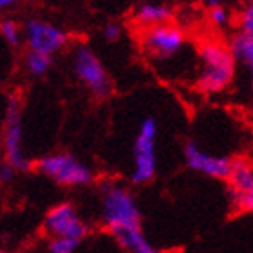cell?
Segmentation results:
<instances>
[{"label":"cell","mask_w":253,"mask_h":253,"mask_svg":"<svg viewBox=\"0 0 253 253\" xmlns=\"http://www.w3.org/2000/svg\"><path fill=\"white\" fill-rule=\"evenodd\" d=\"M185 159L188 169L208 175V177H213V179H228L233 169V161L230 158L206 154L195 141H186Z\"/></svg>","instance_id":"30bf717a"},{"label":"cell","mask_w":253,"mask_h":253,"mask_svg":"<svg viewBox=\"0 0 253 253\" xmlns=\"http://www.w3.org/2000/svg\"><path fill=\"white\" fill-rule=\"evenodd\" d=\"M22 29L20 26L16 24L15 20H11V18H5V20L0 22V35L4 38V42L11 47H18L20 45V40H22Z\"/></svg>","instance_id":"2e32d148"},{"label":"cell","mask_w":253,"mask_h":253,"mask_svg":"<svg viewBox=\"0 0 253 253\" xmlns=\"http://www.w3.org/2000/svg\"><path fill=\"white\" fill-rule=\"evenodd\" d=\"M172 7L167 4H158V2H141L134 7L132 20L136 26L145 29H152L158 26H167L172 20Z\"/></svg>","instance_id":"8fae6325"},{"label":"cell","mask_w":253,"mask_h":253,"mask_svg":"<svg viewBox=\"0 0 253 253\" xmlns=\"http://www.w3.org/2000/svg\"><path fill=\"white\" fill-rule=\"evenodd\" d=\"M82 241H74V239H53L47 246L49 253H76Z\"/></svg>","instance_id":"ac0fdd59"},{"label":"cell","mask_w":253,"mask_h":253,"mask_svg":"<svg viewBox=\"0 0 253 253\" xmlns=\"http://www.w3.org/2000/svg\"><path fill=\"white\" fill-rule=\"evenodd\" d=\"M24 62H26V69L33 76H43L53 65V56L37 53V51H27Z\"/></svg>","instance_id":"9a60e30c"},{"label":"cell","mask_w":253,"mask_h":253,"mask_svg":"<svg viewBox=\"0 0 253 253\" xmlns=\"http://www.w3.org/2000/svg\"><path fill=\"white\" fill-rule=\"evenodd\" d=\"M230 199H232L235 210L239 211H253V190H250L248 194L237 195V194H230Z\"/></svg>","instance_id":"ffe728a7"},{"label":"cell","mask_w":253,"mask_h":253,"mask_svg":"<svg viewBox=\"0 0 253 253\" xmlns=\"http://www.w3.org/2000/svg\"><path fill=\"white\" fill-rule=\"evenodd\" d=\"M211 7H210V22L213 24L215 27H226L232 20V15H230V11L224 7V5L217 4V2H211Z\"/></svg>","instance_id":"e0dca14e"},{"label":"cell","mask_w":253,"mask_h":253,"mask_svg":"<svg viewBox=\"0 0 253 253\" xmlns=\"http://www.w3.org/2000/svg\"><path fill=\"white\" fill-rule=\"evenodd\" d=\"M15 174H16V170L13 169V167H11L9 163H2L0 165V181H2V183H11V181H13V177H15Z\"/></svg>","instance_id":"7402d4cb"},{"label":"cell","mask_w":253,"mask_h":253,"mask_svg":"<svg viewBox=\"0 0 253 253\" xmlns=\"http://www.w3.org/2000/svg\"><path fill=\"white\" fill-rule=\"evenodd\" d=\"M123 35V27L122 24H118V22L111 20L107 22L105 27H103V37H105L107 42H118Z\"/></svg>","instance_id":"44dd1931"},{"label":"cell","mask_w":253,"mask_h":253,"mask_svg":"<svg viewBox=\"0 0 253 253\" xmlns=\"http://www.w3.org/2000/svg\"><path fill=\"white\" fill-rule=\"evenodd\" d=\"M239 31L244 35H253V4L244 5L239 15Z\"/></svg>","instance_id":"d6986e66"},{"label":"cell","mask_w":253,"mask_h":253,"mask_svg":"<svg viewBox=\"0 0 253 253\" xmlns=\"http://www.w3.org/2000/svg\"><path fill=\"white\" fill-rule=\"evenodd\" d=\"M37 170L63 186H84L92 183V172L87 165L67 152L47 154L37 161Z\"/></svg>","instance_id":"5b68a950"},{"label":"cell","mask_w":253,"mask_h":253,"mask_svg":"<svg viewBox=\"0 0 253 253\" xmlns=\"http://www.w3.org/2000/svg\"><path fill=\"white\" fill-rule=\"evenodd\" d=\"M230 49H232L235 60L243 62L250 69L253 80V35H244L239 31L230 40Z\"/></svg>","instance_id":"5bb4252c"},{"label":"cell","mask_w":253,"mask_h":253,"mask_svg":"<svg viewBox=\"0 0 253 253\" xmlns=\"http://www.w3.org/2000/svg\"><path fill=\"white\" fill-rule=\"evenodd\" d=\"M156 139H158V123L152 116H147L139 125L136 141H134V169L132 183L145 185L156 175Z\"/></svg>","instance_id":"8992f818"},{"label":"cell","mask_w":253,"mask_h":253,"mask_svg":"<svg viewBox=\"0 0 253 253\" xmlns=\"http://www.w3.org/2000/svg\"><path fill=\"white\" fill-rule=\"evenodd\" d=\"M101 224L114 233L141 226V213L130 190L118 183H107L101 188Z\"/></svg>","instance_id":"7a4b0ae2"},{"label":"cell","mask_w":253,"mask_h":253,"mask_svg":"<svg viewBox=\"0 0 253 253\" xmlns=\"http://www.w3.org/2000/svg\"><path fill=\"white\" fill-rule=\"evenodd\" d=\"M235 56L230 45L205 43L199 51V76L197 85L206 94H217L230 87L235 76Z\"/></svg>","instance_id":"6da1fadb"},{"label":"cell","mask_w":253,"mask_h":253,"mask_svg":"<svg viewBox=\"0 0 253 253\" xmlns=\"http://www.w3.org/2000/svg\"><path fill=\"white\" fill-rule=\"evenodd\" d=\"M141 45L143 51L156 60L172 58L185 45V33L172 24L145 29L141 35Z\"/></svg>","instance_id":"9c48e42d"},{"label":"cell","mask_w":253,"mask_h":253,"mask_svg":"<svg viewBox=\"0 0 253 253\" xmlns=\"http://www.w3.org/2000/svg\"><path fill=\"white\" fill-rule=\"evenodd\" d=\"M73 71L78 82L96 98H107L112 90L111 76L98 54L85 43L73 49Z\"/></svg>","instance_id":"277c9868"},{"label":"cell","mask_w":253,"mask_h":253,"mask_svg":"<svg viewBox=\"0 0 253 253\" xmlns=\"http://www.w3.org/2000/svg\"><path fill=\"white\" fill-rule=\"evenodd\" d=\"M114 239H116L118 244H120L126 253H163L145 237L141 226L122 230V232L114 233Z\"/></svg>","instance_id":"7c38bea8"},{"label":"cell","mask_w":253,"mask_h":253,"mask_svg":"<svg viewBox=\"0 0 253 253\" xmlns=\"http://www.w3.org/2000/svg\"><path fill=\"white\" fill-rule=\"evenodd\" d=\"M13 4H15L13 0H2V2H0V7H2V9H5V7H11Z\"/></svg>","instance_id":"603a6c76"},{"label":"cell","mask_w":253,"mask_h":253,"mask_svg":"<svg viewBox=\"0 0 253 253\" xmlns=\"http://www.w3.org/2000/svg\"><path fill=\"white\" fill-rule=\"evenodd\" d=\"M228 183H230V194H248L250 190H253V165L244 159L233 161V169L228 177Z\"/></svg>","instance_id":"4fadbf2b"},{"label":"cell","mask_w":253,"mask_h":253,"mask_svg":"<svg viewBox=\"0 0 253 253\" xmlns=\"http://www.w3.org/2000/svg\"><path fill=\"white\" fill-rule=\"evenodd\" d=\"M24 37L27 51H37L49 56H54L69 42V35L62 27L42 18H29L24 26Z\"/></svg>","instance_id":"ba28073f"},{"label":"cell","mask_w":253,"mask_h":253,"mask_svg":"<svg viewBox=\"0 0 253 253\" xmlns=\"http://www.w3.org/2000/svg\"><path fill=\"white\" fill-rule=\"evenodd\" d=\"M2 253H5V252H2Z\"/></svg>","instance_id":"cb8c5ba5"},{"label":"cell","mask_w":253,"mask_h":253,"mask_svg":"<svg viewBox=\"0 0 253 253\" xmlns=\"http://www.w3.org/2000/svg\"><path fill=\"white\" fill-rule=\"evenodd\" d=\"M22 141H24V130H22L20 100L15 94H9L7 100H5L2 147H4V161L9 163L16 172H27V170H31V161L24 154Z\"/></svg>","instance_id":"3957f363"},{"label":"cell","mask_w":253,"mask_h":253,"mask_svg":"<svg viewBox=\"0 0 253 253\" xmlns=\"http://www.w3.org/2000/svg\"><path fill=\"white\" fill-rule=\"evenodd\" d=\"M43 230L53 239H74L84 241L89 233V226L78 215L71 203L53 206L43 217Z\"/></svg>","instance_id":"52a82bcc"}]
</instances>
